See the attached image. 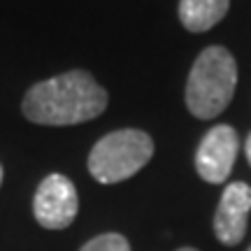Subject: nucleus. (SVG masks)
<instances>
[{
    "label": "nucleus",
    "instance_id": "nucleus-7",
    "mask_svg": "<svg viewBox=\"0 0 251 251\" xmlns=\"http://www.w3.org/2000/svg\"><path fill=\"white\" fill-rule=\"evenodd\" d=\"M230 0H179V21L191 33H205L228 14Z\"/></svg>",
    "mask_w": 251,
    "mask_h": 251
},
{
    "label": "nucleus",
    "instance_id": "nucleus-8",
    "mask_svg": "<svg viewBox=\"0 0 251 251\" xmlns=\"http://www.w3.org/2000/svg\"><path fill=\"white\" fill-rule=\"evenodd\" d=\"M79 251H130V244L124 235L119 233H102L84 244Z\"/></svg>",
    "mask_w": 251,
    "mask_h": 251
},
{
    "label": "nucleus",
    "instance_id": "nucleus-1",
    "mask_svg": "<svg viewBox=\"0 0 251 251\" xmlns=\"http://www.w3.org/2000/svg\"><path fill=\"white\" fill-rule=\"evenodd\" d=\"M109 102L107 91L84 70H70L37 81L24 96V117L40 126H77L100 117Z\"/></svg>",
    "mask_w": 251,
    "mask_h": 251
},
{
    "label": "nucleus",
    "instance_id": "nucleus-10",
    "mask_svg": "<svg viewBox=\"0 0 251 251\" xmlns=\"http://www.w3.org/2000/svg\"><path fill=\"white\" fill-rule=\"evenodd\" d=\"M177 251H198L196 247H181V249H177Z\"/></svg>",
    "mask_w": 251,
    "mask_h": 251
},
{
    "label": "nucleus",
    "instance_id": "nucleus-3",
    "mask_svg": "<svg viewBox=\"0 0 251 251\" xmlns=\"http://www.w3.org/2000/svg\"><path fill=\"white\" fill-rule=\"evenodd\" d=\"M153 156V140L144 130L124 128L100 137L89 153V172L100 184H119L142 170Z\"/></svg>",
    "mask_w": 251,
    "mask_h": 251
},
{
    "label": "nucleus",
    "instance_id": "nucleus-5",
    "mask_svg": "<svg viewBox=\"0 0 251 251\" xmlns=\"http://www.w3.org/2000/svg\"><path fill=\"white\" fill-rule=\"evenodd\" d=\"M237 151L240 137L233 126L221 124L207 130L196 151V172L200 175V179H205L207 184H224L230 177Z\"/></svg>",
    "mask_w": 251,
    "mask_h": 251
},
{
    "label": "nucleus",
    "instance_id": "nucleus-2",
    "mask_svg": "<svg viewBox=\"0 0 251 251\" xmlns=\"http://www.w3.org/2000/svg\"><path fill=\"white\" fill-rule=\"evenodd\" d=\"M237 86V63L226 47L212 45L202 49L188 72L186 100L188 112L196 119H214L224 112L235 96Z\"/></svg>",
    "mask_w": 251,
    "mask_h": 251
},
{
    "label": "nucleus",
    "instance_id": "nucleus-4",
    "mask_svg": "<svg viewBox=\"0 0 251 251\" xmlns=\"http://www.w3.org/2000/svg\"><path fill=\"white\" fill-rule=\"evenodd\" d=\"M77 188L65 175H49L37 186L33 198V216L47 230H63L77 219Z\"/></svg>",
    "mask_w": 251,
    "mask_h": 251
},
{
    "label": "nucleus",
    "instance_id": "nucleus-12",
    "mask_svg": "<svg viewBox=\"0 0 251 251\" xmlns=\"http://www.w3.org/2000/svg\"><path fill=\"white\" fill-rule=\"evenodd\" d=\"M247 251H251V247H249V249H247Z\"/></svg>",
    "mask_w": 251,
    "mask_h": 251
},
{
    "label": "nucleus",
    "instance_id": "nucleus-11",
    "mask_svg": "<svg viewBox=\"0 0 251 251\" xmlns=\"http://www.w3.org/2000/svg\"><path fill=\"white\" fill-rule=\"evenodd\" d=\"M0 184H2V165H0Z\"/></svg>",
    "mask_w": 251,
    "mask_h": 251
},
{
    "label": "nucleus",
    "instance_id": "nucleus-9",
    "mask_svg": "<svg viewBox=\"0 0 251 251\" xmlns=\"http://www.w3.org/2000/svg\"><path fill=\"white\" fill-rule=\"evenodd\" d=\"M244 153H247V161H249V165H251V133H249V137H247V142H244Z\"/></svg>",
    "mask_w": 251,
    "mask_h": 251
},
{
    "label": "nucleus",
    "instance_id": "nucleus-6",
    "mask_svg": "<svg viewBox=\"0 0 251 251\" xmlns=\"http://www.w3.org/2000/svg\"><path fill=\"white\" fill-rule=\"evenodd\" d=\"M251 212V186L233 181L224 188L219 207L214 212V235L226 247H235L244 240Z\"/></svg>",
    "mask_w": 251,
    "mask_h": 251
}]
</instances>
